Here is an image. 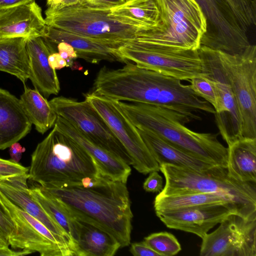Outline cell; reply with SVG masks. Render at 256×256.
Returning <instances> with one entry per match:
<instances>
[{
	"instance_id": "ab89813d",
	"label": "cell",
	"mask_w": 256,
	"mask_h": 256,
	"mask_svg": "<svg viewBox=\"0 0 256 256\" xmlns=\"http://www.w3.org/2000/svg\"><path fill=\"white\" fill-rule=\"evenodd\" d=\"M9 148V152L12 160L16 162H18L22 158V154L25 152L26 148L18 142L14 143Z\"/></svg>"
},
{
	"instance_id": "7bdbcfd3",
	"label": "cell",
	"mask_w": 256,
	"mask_h": 256,
	"mask_svg": "<svg viewBox=\"0 0 256 256\" xmlns=\"http://www.w3.org/2000/svg\"><path fill=\"white\" fill-rule=\"evenodd\" d=\"M80 0H64L58 8H64L76 5L80 2Z\"/></svg>"
},
{
	"instance_id": "f1b7e54d",
	"label": "cell",
	"mask_w": 256,
	"mask_h": 256,
	"mask_svg": "<svg viewBox=\"0 0 256 256\" xmlns=\"http://www.w3.org/2000/svg\"><path fill=\"white\" fill-rule=\"evenodd\" d=\"M114 14L137 20L151 30L160 26V13L154 0H126L111 8Z\"/></svg>"
},
{
	"instance_id": "b9f144b4",
	"label": "cell",
	"mask_w": 256,
	"mask_h": 256,
	"mask_svg": "<svg viewBox=\"0 0 256 256\" xmlns=\"http://www.w3.org/2000/svg\"><path fill=\"white\" fill-rule=\"evenodd\" d=\"M34 0H0V9L8 8Z\"/></svg>"
},
{
	"instance_id": "74e56055",
	"label": "cell",
	"mask_w": 256,
	"mask_h": 256,
	"mask_svg": "<svg viewBox=\"0 0 256 256\" xmlns=\"http://www.w3.org/2000/svg\"><path fill=\"white\" fill-rule=\"evenodd\" d=\"M126 0H80V4L86 6L96 8H112L120 4Z\"/></svg>"
},
{
	"instance_id": "44dd1931",
	"label": "cell",
	"mask_w": 256,
	"mask_h": 256,
	"mask_svg": "<svg viewBox=\"0 0 256 256\" xmlns=\"http://www.w3.org/2000/svg\"><path fill=\"white\" fill-rule=\"evenodd\" d=\"M26 48L28 55L31 80L34 88L45 98L56 95L60 90L59 80L56 70L50 66V54L56 52L48 42L40 36L27 40Z\"/></svg>"
},
{
	"instance_id": "603a6c76",
	"label": "cell",
	"mask_w": 256,
	"mask_h": 256,
	"mask_svg": "<svg viewBox=\"0 0 256 256\" xmlns=\"http://www.w3.org/2000/svg\"><path fill=\"white\" fill-rule=\"evenodd\" d=\"M32 125L20 100L0 88V150L24 138L30 132Z\"/></svg>"
},
{
	"instance_id": "2e32d148",
	"label": "cell",
	"mask_w": 256,
	"mask_h": 256,
	"mask_svg": "<svg viewBox=\"0 0 256 256\" xmlns=\"http://www.w3.org/2000/svg\"><path fill=\"white\" fill-rule=\"evenodd\" d=\"M232 213L238 214L232 207L222 204L156 212L168 228L192 233L202 238Z\"/></svg>"
},
{
	"instance_id": "8d00e7d4",
	"label": "cell",
	"mask_w": 256,
	"mask_h": 256,
	"mask_svg": "<svg viewBox=\"0 0 256 256\" xmlns=\"http://www.w3.org/2000/svg\"><path fill=\"white\" fill-rule=\"evenodd\" d=\"M130 251L134 256H160L144 241L132 244Z\"/></svg>"
},
{
	"instance_id": "e0dca14e",
	"label": "cell",
	"mask_w": 256,
	"mask_h": 256,
	"mask_svg": "<svg viewBox=\"0 0 256 256\" xmlns=\"http://www.w3.org/2000/svg\"><path fill=\"white\" fill-rule=\"evenodd\" d=\"M68 213L74 228L72 242L74 256H112L121 247L112 235L96 222Z\"/></svg>"
},
{
	"instance_id": "d4e9b609",
	"label": "cell",
	"mask_w": 256,
	"mask_h": 256,
	"mask_svg": "<svg viewBox=\"0 0 256 256\" xmlns=\"http://www.w3.org/2000/svg\"><path fill=\"white\" fill-rule=\"evenodd\" d=\"M228 148L230 176L243 182H256V138H242Z\"/></svg>"
},
{
	"instance_id": "3957f363",
	"label": "cell",
	"mask_w": 256,
	"mask_h": 256,
	"mask_svg": "<svg viewBox=\"0 0 256 256\" xmlns=\"http://www.w3.org/2000/svg\"><path fill=\"white\" fill-rule=\"evenodd\" d=\"M116 102L136 128L150 132L196 158L214 165L227 167L228 148L218 140V134L193 131L184 126L190 122L188 119L162 107L138 102Z\"/></svg>"
},
{
	"instance_id": "ac0fdd59",
	"label": "cell",
	"mask_w": 256,
	"mask_h": 256,
	"mask_svg": "<svg viewBox=\"0 0 256 256\" xmlns=\"http://www.w3.org/2000/svg\"><path fill=\"white\" fill-rule=\"evenodd\" d=\"M46 26L35 0L0 9V38L43 37Z\"/></svg>"
},
{
	"instance_id": "d6986e66",
	"label": "cell",
	"mask_w": 256,
	"mask_h": 256,
	"mask_svg": "<svg viewBox=\"0 0 256 256\" xmlns=\"http://www.w3.org/2000/svg\"><path fill=\"white\" fill-rule=\"evenodd\" d=\"M62 134L70 137L92 156L102 176L126 184L131 173L130 165L112 154L95 144L70 122L57 116L54 125Z\"/></svg>"
},
{
	"instance_id": "cb8c5ba5",
	"label": "cell",
	"mask_w": 256,
	"mask_h": 256,
	"mask_svg": "<svg viewBox=\"0 0 256 256\" xmlns=\"http://www.w3.org/2000/svg\"><path fill=\"white\" fill-rule=\"evenodd\" d=\"M136 128L160 166L169 164L190 170H202L216 166L186 153L150 132Z\"/></svg>"
},
{
	"instance_id": "f35d334b",
	"label": "cell",
	"mask_w": 256,
	"mask_h": 256,
	"mask_svg": "<svg viewBox=\"0 0 256 256\" xmlns=\"http://www.w3.org/2000/svg\"><path fill=\"white\" fill-rule=\"evenodd\" d=\"M48 60L50 66L54 70H60L64 67L68 66L66 60L56 52L50 54Z\"/></svg>"
},
{
	"instance_id": "5b68a950",
	"label": "cell",
	"mask_w": 256,
	"mask_h": 256,
	"mask_svg": "<svg viewBox=\"0 0 256 256\" xmlns=\"http://www.w3.org/2000/svg\"><path fill=\"white\" fill-rule=\"evenodd\" d=\"M45 15L47 26L90 38L114 49L134 40L140 32L151 30L114 14L111 8H92L80 3L64 8H48Z\"/></svg>"
},
{
	"instance_id": "5bb4252c",
	"label": "cell",
	"mask_w": 256,
	"mask_h": 256,
	"mask_svg": "<svg viewBox=\"0 0 256 256\" xmlns=\"http://www.w3.org/2000/svg\"><path fill=\"white\" fill-rule=\"evenodd\" d=\"M202 239L201 256H256V218L232 213Z\"/></svg>"
},
{
	"instance_id": "8992f818",
	"label": "cell",
	"mask_w": 256,
	"mask_h": 256,
	"mask_svg": "<svg viewBox=\"0 0 256 256\" xmlns=\"http://www.w3.org/2000/svg\"><path fill=\"white\" fill-rule=\"evenodd\" d=\"M160 170L166 180L160 196L216 194L235 204L242 216L256 218V182H243L233 178L227 167L216 165L196 170L162 164L160 166Z\"/></svg>"
},
{
	"instance_id": "1f68e13d",
	"label": "cell",
	"mask_w": 256,
	"mask_h": 256,
	"mask_svg": "<svg viewBox=\"0 0 256 256\" xmlns=\"http://www.w3.org/2000/svg\"><path fill=\"white\" fill-rule=\"evenodd\" d=\"M194 92L208 102L216 111L219 106V97L213 82L206 76H200L189 80Z\"/></svg>"
},
{
	"instance_id": "7402d4cb",
	"label": "cell",
	"mask_w": 256,
	"mask_h": 256,
	"mask_svg": "<svg viewBox=\"0 0 256 256\" xmlns=\"http://www.w3.org/2000/svg\"><path fill=\"white\" fill-rule=\"evenodd\" d=\"M42 38L56 44L61 42L70 44L76 52L78 58L91 64H98L102 60L126 63L117 52V49L84 36L46 25Z\"/></svg>"
},
{
	"instance_id": "83f0119b",
	"label": "cell",
	"mask_w": 256,
	"mask_h": 256,
	"mask_svg": "<svg viewBox=\"0 0 256 256\" xmlns=\"http://www.w3.org/2000/svg\"><path fill=\"white\" fill-rule=\"evenodd\" d=\"M155 212H163L195 206L222 204L234 208L240 215L237 206L230 200L214 193H192L174 196L158 194L154 200ZM241 216V215H240Z\"/></svg>"
},
{
	"instance_id": "277c9868",
	"label": "cell",
	"mask_w": 256,
	"mask_h": 256,
	"mask_svg": "<svg viewBox=\"0 0 256 256\" xmlns=\"http://www.w3.org/2000/svg\"><path fill=\"white\" fill-rule=\"evenodd\" d=\"M28 172L30 179L44 187L102 176L92 156L54 126L32 154Z\"/></svg>"
},
{
	"instance_id": "ba28073f",
	"label": "cell",
	"mask_w": 256,
	"mask_h": 256,
	"mask_svg": "<svg viewBox=\"0 0 256 256\" xmlns=\"http://www.w3.org/2000/svg\"><path fill=\"white\" fill-rule=\"evenodd\" d=\"M206 19L201 46L236 54L253 44L252 28L227 0H196Z\"/></svg>"
},
{
	"instance_id": "60d3db41",
	"label": "cell",
	"mask_w": 256,
	"mask_h": 256,
	"mask_svg": "<svg viewBox=\"0 0 256 256\" xmlns=\"http://www.w3.org/2000/svg\"><path fill=\"white\" fill-rule=\"evenodd\" d=\"M33 252L28 250H14L8 247L0 248V256H20L29 254Z\"/></svg>"
},
{
	"instance_id": "6da1fadb",
	"label": "cell",
	"mask_w": 256,
	"mask_h": 256,
	"mask_svg": "<svg viewBox=\"0 0 256 256\" xmlns=\"http://www.w3.org/2000/svg\"><path fill=\"white\" fill-rule=\"evenodd\" d=\"M92 92L111 100L162 107L190 122L200 120L196 112H215L213 107L198 96L190 85L183 84L176 78L140 68L130 62L118 68H102L94 80Z\"/></svg>"
},
{
	"instance_id": "f546056e",
	"label": "cell",
	"mask_w": 256,
	"mask_h": 256,
	"mask_svg": "<svg viewBox=\"0 0 256 256\" xmlns=\"http://www.w3.org/2000/svg\"><path fill=\"white\" fill-rule=\"evenodd\" d=\"M30 192L32 198L40 204L46 214L68 234L72 244V237L74 234V228L72 218L62 204L40 185L31 188Z\"/></svg>"
},
{
	"instance_id": "484cf974",
	"label": "cell",
	"mask_w": 256,
	"mask_h": 256,
	"mask_svg": "<svg viewBox=\"0 0 256 256\" xmlns=\"http://www.w3.org/2000/svg\"><path fill=\"white\" fill-rule=\"evenodd\" d=\"M27 40L23 38H0V71L15 76L24 84L30 74Z\"/></svg>"
},
{
	"instance_id": "d6a6232c",
	"label": "cell",
	"mask_w": 256,
	"mask_h": 256,
	"mask_svg": "<svg viewBox=\"0 0 256 256\" xmlns=\"http://www.w3.org/2000/svg\"><path fill=\"white\" fill-rule=\"evenodd\" d=\"M29 168L12 160L0 158V182L10 177L28 173Z\"/></svg>"
},
{
	"instance_id": "9c48e42d",
	"label": "cell",
	"mask_w": 256,
	"mask_h": 256,
	"mask_svg": "<svg viewBox=\"0 0 256 256\" xmlns=\"http://www.w3.org/2000/svg\"><path fill=\"white\" fill-rule=\"evenodd\" d=\"M218 52L239 110L242 138H256V46L236 54Z\"/></svg>"
},
{
	"instance_id": "ffe728a7",
	"label": "cell",
	"mask_w": 256,
	"mask_h": 256,
	"mask_svg": "<svg viewBox=\"0 0 256 256\" xmlns=\"http://www.w3.org/2000/svg\"><path fill=\"white\" fill-rule=\"evenodd\" d=\"M28 178V172L6 178L0 182V190L14 204L37 219L54 234L66 240L74 255L69 236L32 196L27 184Z\"/></svg>"
},
{
	"instance_id": "30bf717a",
	"label": "cell",
	"mask_w": 256,
	"mask_h": 256,
	"mask_svg": "<svg viewBox=\"0 0 256 256\" xmlns=\"http://www.w3.org/2000/svg\"><path fill=\"white\" fill-rule=\"evenodd\" d=\"M116 52L126 62L181 80L206 74L198 50H174L128 43Z\"/></svg>"
},
{
	"instance_id": "4316f807",
	"label": "cell",
	"mask_w": 256,
	"mask_h": 256,
	"mask_svg": "<svg viewBox=\"0 0 256 256\" xmlns=\"http://www.w3.org/2000/svg\"><path fill=\"white\" fill-rule=\"evenodd\" d=\"M20 100L26 114L38 132L44 134L54 126L57 114L38 90L24 84V92Z\"/></svg>"
},
{
	"instance_id": "f6af8a7d",
	"label": "cell",
	"mask_w": 256,
	"mask_h": 256,
	"mask_svg": "<svg viewBox=\"0 0 256 256\" xmlns=\"http://www.w3.org/2000/svg\"><path fill=\"white\" fill-rule=\"evenodd\" d=\"M9 246L8 240L0 230V248L8 247Z\"/></svg>"
},
{
	"instance_id": "8fae6325",
	"label": "cell",
	"mask_w": 256,
	"mask_h": 256,
	"mask_svg": "<svg viewBox=\"0 0 256 256\" xmlns=\"http://www.w3.org/2000/svg\"><path fill=\"white\" fill-rule=\"evenodd\" d=\"M49 102L57 116L70 122L92 142L128 164H132L126 148L103 118L86 100L78 101L60 96L53 98Z\"/></svg>"
},
{
	"instance_id": "7a4b0ae2",
	"label": "cell",
	"mask_w": 256,
	"mask_h": 256,
	"mask_svg": "<svg viewBox=\"0 0 256 256\" xmlns=\"http://www.w3.org/2000/svg\"><path fill=\"white\" fill-rule=\"evenodd\" d=\"M41 186L68 212L100 226L121 247L130 244L133 215L126 184L101 176L84 185L61 183Z\"/></svg>"
},
{
	"instance_id": "e575fe53",
	"label": "cell",
	"mask_w": 256,
	"mask_h": 256,
	"mask_svg": "<svg viewBox=\"0 0 256 256\" xmlns=\"http://www.w3.org/2000/svg\"><path fill=\"white\" fill-rule=\"evenodd\" d=\"M14 230V226L10 216L0 202V230L8 240Z\"/></svg>"
},
{
	"instance_id": "d590c367",
	"label": "cell",
	"mask_w": 256,
	"mask_h": 256,
	"mask_svg": "<svg viewBox=\"0 0 256 256\" xmlns=\"http://www.w3.org/2000/svg\"><path fill=\"white\" fill-rule=\"evenodd\" d=\"M57 45L58 53L66 60L68 66H70L74 60L78 58L76 52L74 48L65 42H60Z\"/></svg>"
},
{
	"instance_id": "ee69618b",
	"label": "cell",
	"mask_w": 256,
	"mask_h": 256,
	"mask_svg": "<svg viewBox=\"0 0 256 256\" xmlns=\"http://www.w3.org/2000/svg\"><path fill=\"white\" fill-rule=\"evenodd\" d=\"M64 0H46V4L48 8H58Z\"/></svg>"
},
{
	"instance_id": "52a82bcc",
	"label": "cell",
	"mask_w": 256,
	"mask_h": 256,
	"mask_svg": "<svg viewBox=\"0 0 256 256\" xmlns=\"http://www.w3.org/2000/svg\"><path fill=\"white\" fill-rule=\"evenodd\" d=\"M160 13L159 26L140 32L128 42L174 50H198L207 29L206 19L196 0H154Z\"/></svg>"
},
{
	"instance_id": "9a60e30c",
	"label": "cell",
	"mask_w": 256,
	"mask_h": 256,
	"mask_svg": "<svg viewBox=\"0 0 256 256\" xmlns=\"http://www.w3.org/2000/svg\"><path fill=\"white\" fill-rule=\"evenodd\" d=\"M198 51L206 70L205 76L213 82L218 94L219 106L214 114L215 122L222 138L230 146L242 138L236 102L218 50L200 46Z\"/></svg>"
},
{
	"instance_id": "4fadbf2b",
	"label": "cell",
	"mask_w": 256,
	"mask_h": 256,
	"mask_svg": "<svg viewBox=\"0 0 256 256\" xmlns=\"http://www.w3.org/2000/svg\"><path fill=\"white\" fill-rule=\"evenodd\" d=\"M84 98L103 118L126 148L132 160V166L137 171L146 174L160 170V165L151 154L136 128L124 114L116 100L92 92L85 94Z\"/></svg>"
},
{
	"instance_id": "836d02e7",
	"label": "cell",
	"mask_w": 256,
	"mask_h": 256,
	"mask_svg": "<svg viewBox=\"0 0 256 256\" xmlns=\"http://www.w3.org/2000/svg\"><path fill=\"white\" fill-rule=\"evenodd\" d=\"M144 189L148 192H160L163 188V179L157 171L150 172L143 184Z\"/></svg>"
},
{
	"instance_id": "4dcf8cb0",
	"label": "cell",
	"mask_w": 256,
	"mask_h": 256,
	"mask_svg": "<svg viewBox=\"0 0 256 256\" xmlns=\"http://www.w3.org/2000/svg\"><path fill=\"white\" fill-rule=\"evenodd\" d=\"M144 242L160 256H172L182 250L176 238L166 232L152 234L144 238Z\"/></svg>"
},
{
	"instance_id": "7c38bea8",
	"label": "cell",
	"mask_w": 256,
	"mask_h": 256,
	"mask_svg": "<svg viewBox=\"0 0 256 256\" xmlns=\"http://www.w3.org/2000/svg\"><path fill=\"white\" fill-rule=\"evenodd\" d=\"M0 202L10 216L14 230L8 240L14 249L38 252L42 256H74L68 242L54 234L37 219L11 202L0 190Z\"/></svg>"
}]
</instances>
